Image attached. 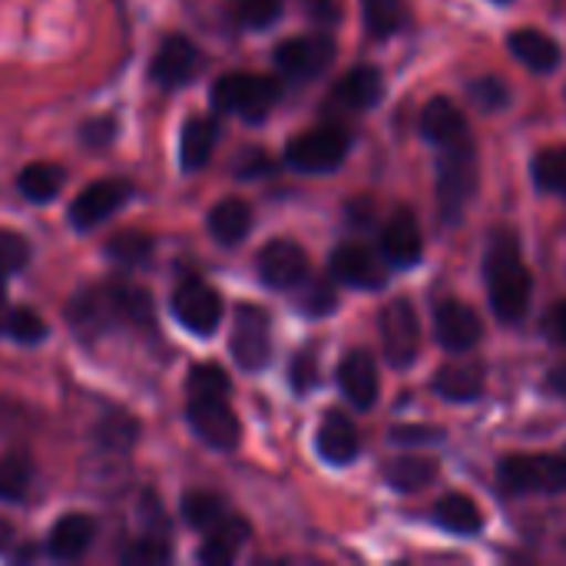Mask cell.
<instances>
[{"label":"cell","instance_id":"49","mask_svg":"<svg viewBox=\"0 0 566 566\" xmlns=\"http://www.w3.org/2000/svg\"><path fill=\"white\" fill-rule=\"evenodd\" d=\"M10 541H13V527L7 521H0V551L10 547Z\"/></svg>","mask_w":566,"mask_h":566},{"label":"cell","instance_id":"26","mask_svg":"<svg viewBox=\"0 0 566 566\" xmlns=\"http://www.w3.org/2000/svg\"><path fill=\"white\" fill-rule=\"evenodd\" d=\"M438 478V461L418 458V454H401L385 464V481L398 494H418Z\"/></svg>","mask_w":566,"mask_h":566},{"label":"cell","instance_id":"4","mask_svg":"<svg viewBox=\"0 0 566 566\" xmlns=\"http://www.w3.org/2000/svg\"><path fill=\"white\" fill-rule=\"evenodd\" d=\"M497 481L507 494H560L566 491L564 454H511L497 468Z\"/></svg>","mask_w":566,"mask_h":566},{"label":"cell","instance_id":"6","mask_svg":"<svg viewBox=\"0 0 566 566\" xmlns=\"http://www.w3.org/2000/svg\"><path fill=\"white\" fill-rule=\"evenodd\" d=\"M378 332H381L385 358L395 368H408L418 358V348H421V322H418V312H415V305L408 298H391L381 308Z\"/></svg>","mask_w":566,"mask_h":566},{"label":"cell","instance_id":"15","mask_svg":"<svg viewBox=\"0 0 566 566\" xmlns=\"http://www.w3.org/2000/svg\"><path fill=\"white\" fill-rule=\"evenodd\" d=\"M481 332H484L481 315L471 305H464L458 298H448V302L438 305V312H434V335H438V342L448 352H471L481 342Z\"/></svg>","mask_w":566,"mask_h":566},{"label":"cell","instance_id":"28","mask_svg":"<svg viewBox=\"0 0 566 566\" xmlns=\"http://www.w3.org/2000/svg\"><path fill=\"white\" fill-rule=\"evenodd\" d=\"M335 99L345 103L348 109H371L381 99V73L375 66H355L352 73L342 76L335 86Z\"/></svg>","mask_w":566,"mask_h":566},{"label":"cell","instance_id":"9","mask_svg":"<svg viewBox=\"0 0 566 566\" xmlns=\"http://www.w3.org/2000/svg\"><path fill=\"white\" fill-rule=\"evenodd\" d=\"M335 60V40L325 33L315 36H292L285 43L275 46V63L285 76L295 80H312L318 73H325Z\"/></svg>","mask_w":566,"mask_h":566},{"label":"cell","instance_id":"25","mask_svg":"<svg viewBox=\"0 0 566 566\" xmlns=\"http://www.w3.org/2000/svg\"><path fill=\"white\" fill-rule=\"evenodd\" d=\"M216 136H219V129H216V119H209V116H192L182 126V136H179V163H182L186 172H199L209 163V156L216 149Z\"/></svg>","mask_w":566,"mask_h":566},{"label":"cell","instance_id":"39","mask_svg":"<svg viewBox=\"0 0 566 566\" xmlns=\"http://www.w3.org/2000/svg\"><path fill=\"white\" fill-rule=\"evenodd\" d=\"M335 305H338V295H335V285L328 279H312V282L305 279V292H302V302H298V308L305 315L322 318V315L335 312Z\"/></svg>","mask_w":566,"mask_h":566},{"label":"cell","instance_id":"45","mask_svg":"<svg viewBox=\"0 0 566 566\" xmlns=\"http://www.w3.org/2000/svg\"><path fill=\"white\" fill-rule=\"evenodd\" d=\"M292 388L295 391H312L318 385V361L312 352H298L295 361H292Z\"/></svg>","mask_w":566,"mask_h":566},{"label":"cell","instance_id":"46","mask_svg":"<svg viewBox=\"0 0 566 566\" xmlns=\"http://www.w3.org/2000/svg\"><path fill=\"white\" fill-rule=\"evenodd\" d=\"M80 136H83V143H86V146H93V149L109 146V139L116 136V123H113L109 116H96V119L83 123Z\"/></svg>","mask_w":566,"mask_h":566},{"label":"cell","instance_id":"37","mask_svg":"<svg viewBox=\"0 0 566 566\" xmlns=\"http://www.w3.org/2000/svg\"><path fill=\"white\" fill-rule=\"evenodd\" d=\"M30 478H33L30 461H23V458L0 461V501H7V504L23 501L27 491H30Z\"/></svg>","mask_w":566,"mask_h":566},{"label":"cell","instance_id":"29","mask_svg":"<svg viewBox=\"0 0 566 566\" xmlns=\"http://www.w3.org/2000/svg\"><path fill=\"white\" fill-rule=\"evenodd\" d=\"M63 182H66V172H63L60 166H53V163H30V166H23V172L17 176L20 196H23L27 202H36V206L53 202V199L60 196Z\"/></svg>","mask_w":566,"mask_h":566},{"label":"cell","instance_id":"23","mask_svg":"<svg viewBox=\"0 0 566 566\" xmlns=\"http://www.w3.org/2000/svg\"><path fill=\"white\" fill-rule=\"evenodd\" d=\"M206 226H209V232H212V239L219 245H239L252 229V209H249V202H242L235 196L222 199V202L212 206Z\"/></svg>","mask_w":566,"mask_h":566},{"label":"cell","instance_id":"42","mask_svg":"<svg viewBox=\"0 0 566 566\" xmlns=\"http://www.w3.org/2000/svg\"><path fill=\"white\" fill-rule=\"evenodd\" d=\"M468 93H471V99H474L481 109H488V113H497V109H504V106L511 103V90H507V83L497 80V76H481V80H474V83L468 86Z\"/></svg>","mask_w":566,"mask_h":566},{"label":"cell","instance_id":"5","mask_svg":"<svg viewBox=\"0 0 566 566\" xmlns=\"http://www.w3.org/2000/svg\"><path fill=\"white\" fill-rule=\"evenodd\" d=\"M348 133L338 126H318L302 136H295L285 149V159L295 172H332L348 156Z\"/></svg>","mask_w":566,"mask_h":566},{"label":"cell","instance_id":"27","mask_svg":"<svg viewBox=\"0 0 566 566\" xmlns=\"http://www.w3.org/2000/svg\"><path fill=\"white\" fill-rule=\"evenodd\" d=\"M249 541V524L239 517H226L222 524H216L199 551V560L209 566H226L235 560L239 547Z\"/></svg>","mask_w":566,"mask_h":566},{"label":"cell","instance_id":"43","mask_svg":"<svg viewBox=\"0 0 566 566\" xmlns=\"http://www.w3.org/2000/svg\"><path fill=\"white\" fill-rule=\"evenodd\" d=\"M136 431H139V424H136L133 418H126V415H109V418L99 424V441H103L106 448H113V451H126V448H133Z\"/></svg>","mask_w":566,"mask_h":566},{"label":"cell","instance_id":"35","mask_svg":"<svg viewBox=\"0 0 566 566\" xmlns=\"http://www.w3.org/2000/svg\"><path fill=\"white\" fill-rule=\"evenodd\" d=\"M106 255H109L113 262L126 265V269L143 265V262L153 255V239L143 235V232H119V235H113V239L106 242Z\"/></svg>","mask_w":566,"mask_h":566},{"label":"cell","instance_id":"30","mask_svg":"<svg viewBox=\"0 0 566 566\" xmlns=\"http://www.w3.org/2000/svg\"><path fill=\"white\" fill-rule=\"evenodd\" d=\"M434 521L438 527H444L448 534H461L471 537L484 527V517L478 511V504L464 494H448L434 504Z\"/></svg>","mask_w":566,"mask_h":566},{"label":"cell","instance_id":"10","mask_svg":"<svg viewBox=\"0 0 566 566\" xmlns=\"http://www.w3.org/2000/svg\"><path fill=\"white\" fill-rule=\"evenodd\" d=\"M129 202V182L123 179H99L93 186H86L73 206H70V222L83 232L96 229L99 222H106L109 216H116L123 206Z\"/></svg>","mask_w":566,"mask_h":566},{"label":"cell","instance_id":"21","mask_svg":"<svg viewBox=\"0 0 566 566\" xmlns=\"http://www.w3.org/2000/svg\"><path fill=\"white\" fill-rule=\"evenodd\" d=\"M96 537V521L86 514H66L53 524L50 537H46V551L53 560H76L90 551Z\"/></svg>","mask_w":566,"mask_h":566},{"label":"cell","instance_id":"44","mask_svg":"<svg viewBox=\"0 0 566 566\" xmlns=\"http://www.w3.org/2000/svg\"><path fill=\"white\" fill-rule=\"evenodd\" d=\"M30 259V245L27 239H20L17 232H0V272H17L23 269Z\"/></svg>","mask_w":566,"mask_h":566},{"label":"cell","instance_id":"2","mask_svg":"<svg viewBox=\"0 0 566 566\" xmlns=\"http://www.w3.org/2000/svg\"><path fill=\"white\" fill-rule=\"evenodd\" d=\"M478 192V156L471 139H458L451 146H441L438 156V209L448 226H458L464 219L468 202Z\"/></svg>","mask_w":566,"mask_h":566},{"label":"cell","instance_id":"47","mask_svg":"<svg viewBox=\"0 0 566 566\" xmlns=\"http://www.w3.org/2000/svg\"><path fill=\"white\" fill-rule=\"evenodd\" d=\"M391 441H398V444H434V441H441V431L428 428V424H411V428H395Z\"/></svg>","mask_w":566,"mask_h":566},{"label":"cell","instance_id":"22","mask_svg":"<svg viewBox=\"0 0 566 566\" xmlns=\"http://www.w3.org/2000/svg\"><path fill=\"white\" fill-rule=\"evenodd\" d=\"M421 133L428 143H434L441 149L458 139H468V119L448 96H434L421 113Z\"/></svg>","mask_w":566,"mask_h":566},{"label":"cell","instance_id":"48","mask_svg":"<svg viewBox=\"0 0 566 566\" xmlns=\"http://www.w3.org/2000/svg\"><path fill=\"white\" fill-rule=\"evenodd\" d=\"M547 328H551V335H554L560 345H566V302H560V305L551 312V318H547Z\"/></svg>","mask_w":566,"mask_h":566},{"label":"cell","instance_id":"8","mask_svg":"<svg viewBox=\"0 0 566 566\" xmlns=\"http://www.w3.org/2000/svg\"><path fill=\"white\" fill-rule=\"evenodd\" d=\"M172 315L192 335H212L219 328V322H222V298L206 282L189 279L172 292Z\"/></svg>","mask_w":566,"mask_h":566},{"label":"cell","instance_id":"36","mask_svg":"<svg viewBox=\"0 0 566 566\" xmlns=\"http://www.w3.org/2000/svg\"><path fill=\"white\" fill-rule=\"evenodd\" d=\"M113 295H116L119 322H129V325H149L153 322L149 292L136 289V285H113Z\"/></svg>","mask_w":566,"mask_h":566},{"label":"cell","instance_id":"40","mask_svg":"<svg viewBox=\"0 0 566 566\" xmlns=\"http://www.w3.org/2000/svg\"><path fill=\"white\" fill-rule=\"evenodd\" d=\"M169 557H172L169 544H166L163 537H156V534L139 537V541H133V544L123 551V564L129 566H159L166 564Z\"/></svg>","mask_w":566,"mask_h":566},{"label":"cell","instance_id":"1","mask_svg":"<svg viewBox=\"0 0 566 566\" xmlns=\"http://www.w3.org/2000/svg\"><path fill=\"white\" fill-rule=\"evenodd\" d=\"M484 279L491 292V308L501 322H521L531 308V272L521 259V239L511 229H494L484 255Z\"/></svg>","mask_w":566,"mask_h":566},{"label":"cell","instance_id":"20","mask_svg":"<svg viewBox=\"0 0 566 566\" xmlns=\"http://www.w3.org/2000/svg\"><path fill=\"white\" fill-rule=\"evenodd\" d=\"M507 46H511V53H514L527 70H534V73H554V70L560 66V60H564L560 43H557L551 33L534 30V27L514 30L511 40H507Z\"/></svg>","mask_w":566,"mask_h":566},{"label":"cell","instance_id":"14","mask_svg":"<svg viewBox=\"0 0 566 566\" xmlns=\"http://www.w3.org/2000/svg\"><path fill=\"white\" fill-rule=\"evenodd\" d=\"M421 249H424V239H421L415 212L411 209H395L388 216V222L381 226V255H385V262L395 265V269L418 265Z\"/></svg>","mask_w":566,"mask_h":566},{"label":"cell","instance_id":"41","mask_svg":"<svg viewBox=\"0 0 566 566\" xmlns=\"http://www.w3.org/2000/svg\"><path fill=\"white\" fill-rule=\"evenodd\" d=\"M235 17L242 27L252 30H265L282 17V0H239L235 3Z\"/></svg>","mask_w":566,"mask_h":566},{"label":"cell","instance_id":"33","mask_svg":"<svg viewBox=\"0 0 566 566\" xmlns=\"http://www.w3.org/2000/svg\"><path fill=\"white\" fill-rule=\"evenodd\" d=\"M534 182L544 192L566 196V146H551L534 156Z\"/></svg>","mask_w":566,"mask_h":566},{"label":"cell","instance_id":"18","mask_svg":"<svg viewBox=\"0 0 566 566\" xmlns=\"http://www.w3.org/2000/svg\"><path fill=\"white\" fill-rule=\"evenodd\" d=\"M338 388L342 395L358 408V411H371L378 401V368L375 358L368 352H348L338 365Z\"/></svg>","mask_w":566,"mask_h":566},{"label":"cell","instance_id":"17","mask_svg":"<svg viewBox=\"0 0 566 566\" xmlns=\"http://www.w3.org/2000/svg\"><path fill=\"white\" fill-rule=\"evenodd\" d=\"M66 318H70L73 332H80V335H99V332H109V325H116V322H119V308H116L113 285L80 292V295L70 302V308H66Z\"/></svg>","mask_w":566,"mask_h":566},{"label":"cell","instance_id":"7","mask_svg":"<svg viewBox=\"0 0 566 566\" xmlns=\"http://www.w3.org/2000/svg\"><path fill=\"white\" fill-rule=\"evenodd\" d=\"M232 358L245 371H259L272 358V322L269 312L259 305H239L235 322H232V338H229Z\"/></svg>","mask_w":566,"mask_h":566},{"label":"cell","instance_id":"32","mask_svg":"<svg viewBox=\"0 0 566 566\" xmlns=\"http://www.w3.org/2000/svg\"><path fill=\"white\" fill-rule=\"evenodd\" d=\"M0 335L13 338L20 345H36L46 338V325L30 308H3L0 305Z\"/></svg>","mask_w":566,"mask_h":566},{"label":"cell","instance_id":"31","mask_svg":"<svg viewBox=\"0 0 566 566\" xmlns=\"http://www.w3.org/2000/svg\"><path fill=\"white\" fill-rule=\"evenodd\" d=\"M182 521L192 527V531H212L216 524H222L229 514H226V501L219 494H209V491H192L182 497Z\"/></svg>","mask_w":566,"mask_h":566},{"label":"cell","instance_id":"11","mask_svg":"<svg viewBox=\"0 0 566 566\" xmlns=\"http://www.w3.org/2000/svg\"><path fill=\"white\" fill-rule=\"evenodd\" d=\"M189 424L216 451H232L242 438L239 418L232 415L226 398H192L189 401Z\"/></svg>","mask_w":566,"mask_h":566},{"label":"cell","instance_id":"12","mask_svg":"<svg viewBox=\"0 0 566 566\" xmlns=\"http://www.w3.org/2000/svg\"><path fill=\"white\" fill-rule=\"evenodd\" d=\"M259 279L269 289H295L308 279V255L292 239H275L259 252Z\"/></svg>","mask_w":566,"mask_h":566},{"label":"cell","instance_id":"38","mask_svg":"<svg viewBox=\"0 0 566 566\" xmlns=\"http://www.w3.org/2000/svg\"><path fill=\"white\" fill-rule=\"evenodd\" d=\"M232 385L219 365H196L189 371V398H229Z\"/></svg>","mask_w":566,"mask_h":566},{"label":"cell","instance_id":"50","mask_svg":"<svg viewBox=\"0 0 566 566\" xmlns=\"http://www.w3.org/2000/svg\"><path fill=\"white\" fill-rule=\"evenodd\" d=\"M3 295H7V272H0V305H3Z\"/></svg>","mask_w":566,"mask_h":566},{"label":"cell","instance_id":"24","mask_svg":"<svg viewBox=\"0 0 566 566\" xmlns=\"http://www.w3.org/2000/svg\"><path fill=\"white\" fill-rule=\"evenodd\" d=\"M434 391L448 401H474L484 391V368L478 361H451L434 375Z\"/></svg>","mask_w":566,"mask_h":566},{"label":"cell","instance_id":"16","mask_svg":"<svg viewBox=\"0 0 566 566\" xmlns=\"http://www.w3.org/2000/svg\"><path fill=\"white\" fill-rule=\"evenodd\" d=\"M332 279L371 292V289H381L388 275H385L381 259H378L371 249H365V245H358V242H345V245H338L335 255H332Z\"/></svg>","mask_w":566,"mask_h":566},{"label":"cell","instance_id":"3","mask_svg":"<svg viewBox=\"0 0 566 566\" xmlns=\"http://www.w3.org/2000/svg\"><path fill=\"white\" fill-rule=\"evenodd\" d=\"M282 99V86L272 76L255 73H226L212 86V103L222 113H235L249 123H259L272 113V106Z\"/></svg>","mask_w":566,"mask_h":566},{"label":"cell","instance_id":"34","mask_svg":"<svg viewBox=\"0 0 566 566\" xmlns=\"http://www.w3.org/2000/svg\"><path fill=\"white\" fill-rule=\"evenodd\" d=\"M365 27L371 36L385 40L405 23V0H361Z\"/></svg>","mask_w":566,"mask_h":566},{"label":"cell","instance_id":"19","mask_svg":"<svg viewBox=\"0 0 566 566\" xmlns=\"http://www.w3.org/2000/svg\"><path fill=\"white\" fill-rule=\"evenodd\" d=\"M315 448H318V454H322L328 464H338V468H342V464H348V461L358 458L361 438H358V428L348 421V415L332 411V415H325L322 424H318Z\"/></svg>","mask_w":566,"mask_h":566},{"label":"cell","instance_id":"13","mask_svg":"<svg viewBox=\"0 0 566 566\" xmlns=\"http://www.w3.org/2000/svg\"><path fill=\"white\" fill-rule=\"evenodd\" d=\"M199 63H202V56H199L196 43L189 36H179L176 33V36H166L163 40V46L153 56L149 73H153V80L159 86L176 90V86H186L199 73Z\"/></svg>","mask_w":566,"mask_h":566}]
</instances>
